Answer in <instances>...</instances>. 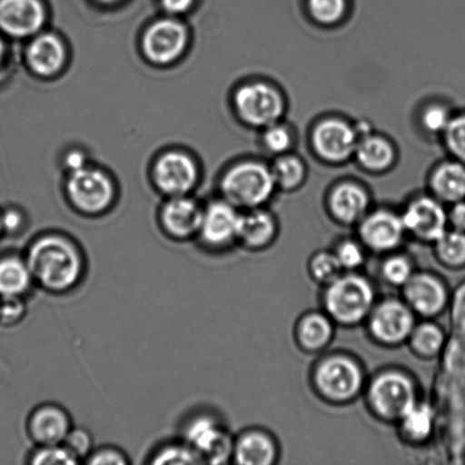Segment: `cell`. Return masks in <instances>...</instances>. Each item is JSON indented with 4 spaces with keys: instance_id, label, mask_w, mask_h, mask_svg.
I'll use <instances>...</instances> for the list:
<instances>
[{
    "instance_id": "obj_35",
    "label": "cell",
    "mask_w": 465,
    "mask_h": 465,
    "mask_svg": "<svg viewBox=\"0 0 465 465\" xmlns=\"http://www.w3.org/2000/svg\"><path fill=\"white\" fill-rule=\"evenodd\" d=\"M63 444L79 460L81 464H84L85 459L89 457L95 448L94 439L91 431L84 427L75 425L68 432Z\"/></svg>"
},
{
    "instance_id": "obj_42",
    "label": "cell",
    "mask_w": 465,
    "mask_h": 465,
    "mask_svg": "<svg viewBox=\"0 0 465 465\" xmlns=\"http://www.w3.org/2000/svg\"><path fill=\"white\" fill-rule=\"evenodd\" d=\"M446 143L460 161L465 162V116L450 120L444 132Z\"/></svg>"
},
{
    "instance_id": "obj_2",
    "label": "cell",
    "mask_w": 465,
    "mask_h": 465,
    "mask_svg": "<svg viewBox=\"0 0 465 465\" xmlns=\"http://www.w3.org/2000/svg\"><path fill=\"white\" fill-rule=\"evenodd\" d=\"M179 436L194 450L203 464H224L232 457L234 440L209 410L199 408L186 414Z\"/></svg>"
},
{
    "instance_id": "obj_16",
    "label": "cell",
    "mask_w": 465,
    "mask_h": 465,
    "mask_svg": "<svg viewBox=\"0 0 465 465\" xmlns=\"http://www.w3.org/2000/svg\"><path fill=\"white\" fill-rule=\"evenodd\" d=\"M402 217L405 232L418 239L436 242L443 236L449 216L440 200L421 197L410 203Z\"/></svg>"
},
{
    "instance_id": "obj_43",
    "label": "cell",
    "mask_w": 465,
    "mask_h": 465,
    "mask_svg": "<svg viewBox=\"0 0 465 465\" xmlns=\"http://www.w3.org/2000/svg\"><path fill=\"white\" fill-rule=\"evenodd\" d=\"M335 254L341 268L348 269V271H353V269L361 266L364 260L361 246L352 241L343 242L337 248Z\"/></svg>"
},
{
    "instance_id": "obj_23",
    "label": "cell",
    "mask_w": 465,
    "mask_h": 465,
    "mask_svg": "<svg viewBox=\"0 0 465 465\" xmlns=\"http://www.w3.org/2000/svg\"><path fill=\"white\" fill-rule=\"evenodd\" d=\"M276 226L271 213L262 209H249L241 213L237 242L250 249L267 245L275 235Z\"/></svg>"
},
{
    "instance_id": "obj_45",
    "label": "cell",
    "mask_w": 465,
    "mask_h": 465,
    "mask_svg": "<svg viewBox=\"0 0 465 465\" xmlns=\"http://www.w3.org/2000/svg\"><path fill=\"white\" fill-rule=\"evenodd\" d=\"M195 0H159L163 11L168 16L177 17L189 13L193 7Z\"/></svg>"
},
{
    "instance_id": "obj_21",
    "label": "cell",
    "mask_w": 465,
    "mask_h": 465,
    "mask_svg": "<svg viewBox=\"0 0 465 465\" xmlns=\"http://www.w3.org/2000/svg\"><path fill=\"white\" fill-rule=\"evenodd\" d=\"M35 289L25 254L0 255V298H27Z\"/></svg>"
},
{
    "instance_id": "obj_29",
    "label": "cell",
    "mask_w": 465,
    "mask_h": 465,
    "mask_svg": "<svg viewBox=\"0 0 465 465\" xmlns=\"http://www.w3.org/2000/svg\"><path fill=\"white\" fill-rule=\"evenodd\" d=\"M276 185L285 190H293L303 183L305 166L300 158L291 154H281L272 167Z\"/></svg>"
},
{
    "instance_id": "obj_24",
    "label": "cell",
    "mask_w": 465,
    "mask_h": 465,
    "mask_svg": "<svg viewBox=\"0 0 465 465\" xmlns=\"http://www.w3.org/2000/svg\"><path fill=\"white\" fill-rule=\"evenodd\" d=\"M232 459L237 464L269 465L275 460V446L262 432H245L234 440Z\"/></svg>"
},
{
    "instance_id": "obj_1",
    "label": "cell",
    "mask_w": 465,
    "mask_h": 465,
    "mask_svg": "<svg viewBox=\"0 0 465 465\" xmlns=\"http://www.w3.org/2000/svg\"><path fill=\"white\" fill-rule=\"evenodd\" d=\"M35 289L52 296L79 291L89 273V259L80 242L67 232L47 231L35 235L25 250Z\"/></svg>"
},
{
    "instance_id": "obj_14",
    "label": "cell",
    "mask_w": 465,
    "mask_h": 465,
    "mask_svg": "<svg viewBox=\"0 0 465 465\" xmlns=\"http://www.w3.org/2000/svg\"><path fill=\"white\" fill-rule=\"evenodd\" d=\"M318 390L332 401H348L359 393L362 373L352 360L334 357L326 360L316 373Z\"/></svg>"
},
{
    "instance_id": "obj_37",
    "label": "cell",
    "mask_w": 465,
    "mask_h": 465,
    "mask_svg": "<svg viewBox=\"0 0 465 465\" xmlns=\"http://www.w3.org/2000/svg\"><path fill=\"white\" fill-rule=\"evenodd\" d=\"M131 463L129 454L112 444L95 446L84 462L86 465H130Z\"/></svg>"
},
{
    "instance_id": "obj_22",
    "label": "cell",
    "mask_w": 465,
    "mask_h": 465,
    "mask_svg": "<svg viewBox=\"0 0 465 465\" xmlns=\"http://www.w3.org/2000/svg\"><path fill=\"white\" fill-rule=\"evenodd\" d=\"M368 206L369 199L366 191L352 182L337 185L331 193V211L337 220L346 224L363 220Z\"/></svg>"
},
{
    "instance_id": "obj_8",
    "label": "cell",
    "mask_w": 465,
    "mask_h": 465,
    "mask_svg": "<svg viewBox=\"0 0 465 465\" xmlns=\"http://www.w3.org/2000/svg\"><path fill=\"white\" fill-rule=\"evenodd\" d=\"M241 213L226 200H215L203 206L198 232L199 249L207 253H220L237 242Z\"/></svg>"
},
{
    "instance_id": "obj_47",
    "label": "cell",
    "mask_w": 465,
    "mask_h": 465,
    "mask_svg": "<svg viewBox=\"0 0 465 465\" xmlns=\"http://www.w3.org/2000/svg\"><path fill=\"white\" fill-rule=\"evenodd\" d=\"M449 218L454 230L465 232V203L462 202L455 203Z\"/></svg>"
},
{
    "instance_id": "obj_13",
    "label": "cell",
    "mask_w": 465,
    "mask_h": 465,
    "mask_svg": "<svg viewBox=\"0 0 465 465\" xmlns=\"http://www.w3.org/2000/svg\"><path fill=\"white\" fill-rule=\"evenodd\" d=\"M74 426L72 414L56 402L36 404L27 414L25 432L32 445L63 444Z\"/></svg>"
},
{
    "instance_id": "obj_33",
    "label": "cell",
    "mask_w": 465,
    "mask_h": 465,
    "mask_svg": "<svg viewBox=\"0 0 465 465\" xmlns=\"http://www.w3.org/2000/svg\"><path fill=\"white\" fill-rule=\"evenodd\" d=\"M410 337H411L414 350L423 357L436 355L444 344L443 332L431 323H423L414 328Z\"/></svg>"
},
{
    "instance_id": "obj_36",
    "label": "cell",
    "mask_w": 465,
    "mask_h": 465,
    "mask_svg": "<svg viewBox=\"0 0 465 465\" xmlns=\"http://www.w3.org/2000/svg\"><path fill=\"white\" fill-rule=\"evenodd\" d=\"M310 271L318 282L331 284L341 276L343 268L335 253L321 252L312 260Z\"/></svg>"
},
{
    "instance_id": "obj_26",
    "label": "cell",
    "mask_w": 465,
    "mask_h": 465,
    "mask_svg": "<svg viewBox=\"0 0 465 465\" xmlns=\"http://www.w3.org/2000/svg\"><path fill=\"white\" fill-rule=\"evenodd\" d=\"M431 189L440 202L457 203L465 198V167L445 163L431 176Z\"/></svg>"
},
{
    "instance_id": "obj_40",
    "label": "cell",
    "mask_w": 465,
    "mask_h": 465,
    "mask_svg": "<svg viewBox=\"0 0 465 465\" xmlns=\"http://www.w3.org/2000/svg\"><path fill=\"white\" fill-rule=\"evenodd\" d=\"M413 275L409 260L401 255L390 258L382 266V276L391 284L405 285Z\"/></svg>"
},
{
    "instance_id": "obj_4",
    "label": "cell",
    "mask_w": 465,
    "mask_h": 465,
    "mask_svg": "<svg viewBox=\"0 0 465 465\" xmlns=\"http://www.w3.org/2000/svg\"><path fill=\"white\" fill-rule=\"evenodd\" d=\"M68 203L85 217H99L115 203V185L106 173L86 166L70 173L65 184Z\"/></svg>"
},
{
    "instance_id": "obj_25",
    "label": "cell",
    "mask_w": 465,
    "mask_h": 465,
    "mask_svg": "<svg viewBox=\"0 0 465 465\" xmlns=\"http://www.w3.org/2000/svg\"><path fill=\"white\" fill-rule=\"evenodd\" d=\"M354 154L360 165L371 172L386 171L395 161L394 148L390 141L371 134L360 136Z\"/></svg>"
},
{
    "instance_id": "obj_27",
    "label": "cell",
    "mask_w": 465,
    "mask_h": 465,
    "mask_svg": "<svg viewBox=\"0 0 465 465\" xmlns=\"http://www.w3.org/2000/svg\"><path fill=\"white\" fill-rule=\"evenodd\" d=\"M144 463L149 465L203 464L194 450L180 436L159 441L150 450Z\"/></svg>"
},
{
    "instance_id": "obj_49",
    "label": "cell",
    "mask_w": 465,
    "mask_h": 465,
    "mask_svg": "<svg viewBox=\"0 0 465 465\" xmlns=\"http://www.w3.org/2000/svg\"><path fill=\"white\" fill-rule=\"evenodd\" d=\"M95 2H98L103 5H113L120 2V0H95Z\"/></svg>"
},
{
    "instance_id": "obj_41",
    "label": "cell",
    "mask_w": 465,
    "mask_h": 465,
    "mask_svg": "<svg viewBox=\"0 0 465 465\" xmlns=\"http://www.w3.org/2000/svg\"><path fill=\"white\" fill-rule=\"evenodd\" d=\"M3 236H20L27 229V216L21 208L8 206L0 211Z\"/></svg>"
},
{
    "instance_id": "obj_19",
    "label": "cell",
    "mask_w": 465,
    "mask_h": 465,
    "mask_svg": "<svg viewBox=\"0 0 465 465\" xmlns=\"http://www.w3.org/2000/svg\"><path fill=\"white\" fill-rule=\"evenodd\" d=\"M405 229L402 217L389 211H380L364 217L360 236L364 244L375 251H390L400 245Z\"/></svg>"
},
{
    "instance_id": "obj_31",
    "label": "cell",
    "mask_w": 465,
    "mask_h": 465,
    "mask_svg": "<svg viewBox=\"0 0 465 465\" xmlns=\"http://www.w3.org/2000/svg\"><path fill=\"white\" fill-rule=\"evenodd\" d=\"M29 465H77L81 464L64 444L34 445L25 457Z\"/></svg>"
},
{
    "instance_id": "obj_20",
    "label": "cell",
    "mask_w": 465,
    "mask_h": 465,
    "mask_svg": "<svg viewBox=\"0 0 465 465\" xmlns=\"http://www.w3.org/2000/svg\"><path fill=\"white\" fill-rule=\"evenodd\" d=\"M404 286L405 299L414 312L434 316L444 309L448 296L444 285L435 277L426 273L412 275Z\"/></svg>"
},
{
    "instance_id": "obj_9",
    "label": "cell",
    "mask_w": 465,
    "mask_h": 465,
    "mask_svg": "<svg viewBox=\"0 0 465 465\" xmlns=\"http://www.w3.org/2000/svg\"><path fill=\"white\" fill-rule=\"evenodd\" d=\"M203 206L188 195L167 198L158 213V226L175 243L195 241L202 225Z\"/></svg>"
},
{
    "instance_id": "obj_30",
    "label": "cell",
    "mask_w": 465,
    "mask_h": 465,
    "mask_svg": "<svg viewBox=\"0 0 465 465\" xmlns=\"http://www.w3.org/2000/svg\"><path fill=\"white\" fill-rule=\"evenodd\" d=\"M436 244L437 255L446 266H465V232L446 231Z\"/></svg>"
},
{
    "instance_id": "obj_12",
    "label": "cell",
    "mask_w": 465,
    "mask_h": 465,
    "mask_svg": "<svg viewBox=\"0 0 465 465\" xmlns=\"http://www.w3.org/2000/svg\"><path fill=\"white\" fill-rule=\"evenodd\" d=\"M48 12L43 0H0V34L11 39H31L43 32Z\"/></svg>"
},
{
    "instance_id": "obj_17",
    "label": "cell",
    "mask_w": 465,
    "mask_h": 465,
    "mask_svg": "<svg viewBox=\"0 0 465 465\" xmlns=\"http://www.w3.org/2000/svg\"><path fill=\"white\" fill-rule=\"evenodd\" d=\"M26 66L40 77L59 74L66 65L67 49L61 36L52 32H40L32 36L25 53Z\"/></svg>"
},
{
    "instance_id": "obj_38",
    "label": "cell",
    "mask_w": 465,
    "mask_h": 465,
    "mask_svg": "<svg viewBox=\"0 0 465 465\" xmlns=\"http://www.w3.org/2000/svg\"><path fill=\"white\" fill-rule=\"evenodd\" d=\"M27 298H0V325L15 327L25 321L29 313Z\"/></svg>"
},
{
    "instance_id": "obj_28",
    "label": "cell",
    "mask_w": 465,
    "mask_h": 465,
    "mask_svg": "<svg viewBox=\"0 0 465 465\" xmlns=\"http://www.w3.org/2000/svg\"><path fill=\"white\" fill-rule=\"evenodd\" d=\"M331 336V323L322 314H310L300 323L299 339L304 349L322 350L330 343Z\"/></svg>"
},
{
    "instance_id": "obj_34",
    "label": "cell",
    "mask_w": 465,
    "mask_h": 465,
    "mask_svg": "<svg viewBox=\"0 0 465 465\" xmlns=\"http://www.w3.org/2000/svg\"><path fill=\"white\" fill-rule=\"evenodd\" d=\"M308 7L314 21L331 25L344 17L346 0H308Z\"/></svg>"
},
{
    "instance_id": "obj_32",
    "label": "cell",
    "mask_w": 465,
    "mask_h": 465,
    "mask_svg": "<svg viewBox=\"0 0 465 465\" xmlns=\"http://www.w3.org/2000/svg\"><path fill=\"white\" fill-rule=\"evenodd\" d=\"M401 420H402L404 432L410 439L422 440L430 435L434 417L428 405L416 403Z\"/></svg>"
},
{
    "instance_id": "obj_46",
    "label": "cell",
    "mask_w": 465,
    "mask_h": 465,
    "mask_svg": "<svg viewBox=\"0 0 465 465\" xmlns=\"http://www.w3.org/2000/svg\"><path fill=\"white\" fill-rule=\"evenodd\" d=\"M64 166H65L68 174L73 172L82 170L88 166V158L86 154L81 150H71L64 157Z\"/></svg>"
},
{
    "instance_id": "obj_50",
    "label": "cell",
    "mask_w": 465,
    "mask_h": 465,
    "mask_svg": "<svg viewBox=\"0 0 465 465\" xmlns=\"http://www.w3.org/2000/svg\"><path fill=\"white\" fill-rule=\"evenodd\" d=\"M3 236L2 226H0V237Z\"/></svg>"
},
{
    "instance_id": "obj_18",
    "label": "cell",
    "mask_w": 465,
    "mask_h": 465,
    "mask_svg": "<svg viewBox=\"0 0 465 465\" xmlns=\"http://www.w3.org/2000/svg\"><path fill=\"white\" fill-rule=\"evenodd\" d=\"M371 330L375 339L385 344H399L414 330L411 309L399 301H386L372 312Z\"/></svg>"
},
{
    "instance_id": "obj_6",
    "label": "cell",
    "mask_w": 465,
    "mask_h": 465,
    "mask_svg": "<svg viewBox=\"0 0 465 465\" xmlns=\"http://www.w3.org/2000/svg\"><path fill=\"white\" fill-rule=\"evenodd\" d=\"M234 106L242 121L262 129L280 122L285 112L280 91L264 82L242 85L234 95Z\"/></svg>"
},
{
    "instance_id": "obj_3",
    "label": "cell",
    "mask_w": 465,
    "mask_h": 465,
    "mask_svg": "<svg viewBox=\"0 0 465 465\" xmlns=\"http://www.w3.org/2000/svg\"><path fill=\"white\" fill-rule=\"evenodd\" d=\"M276 186L272 167L259 162L236 163L221 181L223 199L244 211L262 206L272 198Z\"/></svg>"
},
{
    "instance_id": "obj_44",
    "label": "cell",
    "mask_w": 465,
    "mask_h": 465,
    "mask_svg": "<svg viewBox=\"0 0 465 465\" xmlns=\"http://www.w3.org/2000/svg\"><path fill=\"white\" fill-rule=\"evenodd\" d=\"M422 125L430 134H440L445 132L449 126L450 118L449 112L441 106H430L422 114Z\"/></svg>"
},
{
    "instance_id": "obj_5",
    "label": "cell",
    "mask_w": 465,
    "mask_h": 465,
    "mask_svg": "<svg viewBox=\"0 0 465 465\" xmlns=\"http://www.w3.org/2000/svg\"><path fill=\"white\" fill-rule=\"evenodd\" d=\"M375 293L366 278L358 275L340 276L331 282L325 295L328 313L336 322L352 325L371 312Z\"/></svg>"
},
{
    "instance_id": "obj_48",
    "label": "cell",
    "mask_w": 465,
    "mask_h": 465,
    "mask_svg": "<svg viewBox=\"0 0 465 465\" xmlns=\"http://www.w3.org/2000/svg\"><path fill=\"white\" fill-rule=\"evenodd\" d=\"M7 54L6 43H5L4 35L0 34V72H2L4 66L6 65Z\"/></svg>"
},
{
    "instance_id": "obj_7",
    "label": "cell",
    "mask_w": 465,
    "mask_h": 465,
    "mask_svg": "<svg viewBox=\"0 0 465 465\" xmlns=\"http://www.w3.org/2000/svg\"><path fill=\"white\" fill-rule=\"evenodd\" d=\"M188 45V29L173 16L152 23L141 40L144 57L157 66H168L179 61Z\"/></svg>"
},
{
    "instance_id": "obj_11",
    "label": "cell",
    "mask_w": 465,
    "mask_h": 465,
    "mask_svg": "<svg viewBox=\"0 0 465 465\" xmlns=\"http://www.w3.org/2000/svg\"><path fill=\"white\" fill-rule=\"evenodd\" d=\"M371 402L382 418L402 419L417 403L411 381L398 372L384 373L372 382Z\"/></svg>"
},
{
    "instance_id": "obj_39",
    "label": "cell",
    "mask_w": 465,
    "mask_h": 465,
    "mask_svg": "<svg viewBox=\"0 0 465 465\" xmlns=\"http://www.w3.org/2000/svg\"><path fill=\"white\" fill-rule=\"evenodd\" d=\"M262 141L264 148L273 154H278V156L289 152L292 143H293L290 130L281 125L280 123L264 129Z\"/></svg>"
},
{
    "instance_id": "obj_15",
    "label": "cell",
    "mask_w": 465,
    "mask_h": 465,
    "mask_svg": "<svg viewBox=\"0 0 465 465\" xmlns=\"http://www.w3.org/2000/svg\"><path fill=\"white\" fill-rule=\"evenodd\" d=\"M358 141L357 129L341 118H328L319 123L312 135L317 153L331 163L348 161L355 153Z\"/></svg>"
},
{
    "instance_id": "obj_10",
    "label": "cell",
    "mask_w": 465,
    "mask_h": 465,
    "mask_svg": "<svg viewBox=\"0 0 465 465\" xmlns=\"http://www.w3.org/2000/svg\"><path fill=\"white\" fill-rule=\"evenodd\" d=\"M154 185L167 198L188 195L199 181V168L189 153L168 152L157 158L153 170Z\"/></svg>"
}]
</instances>
